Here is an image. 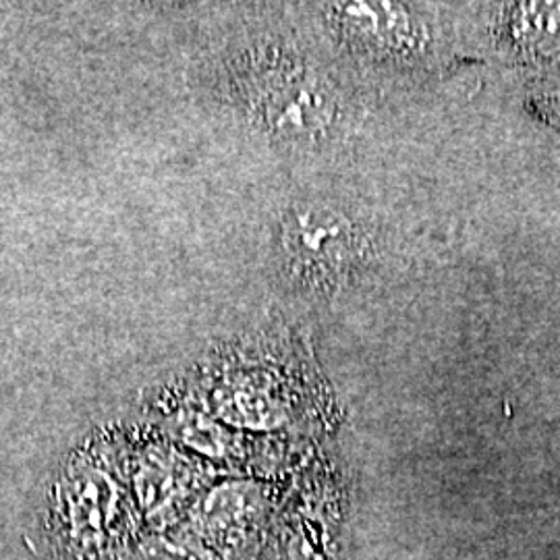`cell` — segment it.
<instances>
[{
  "label": "cell",
  "mask_w": 560,
  "mask_h": 560,
  "mask_svg": "<svg viewBox=\"0 0 560 560\" xmlns=\"http://www.w3.org/2000/svg\"><path fill=\"white\" fill-rule=\"evenodd\" d=\"M55 560H143L150 536L136 499L101 469H73L46 513Z\"/></svg>",
  "instance_id": "cell-1"
},
{
  "label": "cell",
  "mask_w": 560,
  "mask_h": 560,
  "mask_svg": "<svg viewBox=\"0 0 560 560\" xmlns=\"http://www.w3.org/2000/svg\"><path fill=\"white\" fill-rule=\"evenodd\" d=\"M268 515L260 486L226 483L189 506L162 541L173 559L258 560Z\"/></svg>",
  "instance_id": "cell-2"
},
{
  "label": "cell",
  "mask_w": 560,
  "mask_h": 560,
  "mask_svg": "<svg viewBox=\"0 0 560 560\" xmlns=\"http://www.w3.org/2000/svg\"><path fill=\"white\" fill-rule=\"evenodd\" d=\"M293 241V252L300 260L320 272H339L353 254L349 222L328 210H310L301 214Z\"/></svg>",
  "instance_id": "cell-3"
}]
</instances>
